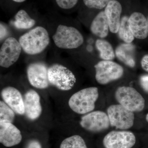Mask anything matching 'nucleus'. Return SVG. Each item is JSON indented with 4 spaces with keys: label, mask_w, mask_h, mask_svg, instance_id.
I'll return each instance as SVG.
<instances>
[{
    "label": "nucleus",
    "mask_w": 148,
    "mask_h": 148,
    "mask_svg": "<svg viewBox=\"0 0 148 148\" xmlns=\"http://www.w3.org/2000/svg\"><path fill=\"white\" fill-rule=\"evenodd\" d=\"M132 1V0H111L104 9L111 33H118L122 14L130 5Z\"/></svg>",
    "instance_id": "nucleus-8"
},
{
    "label": "nucleus",
    "mask_w": 148,
    "mask_h": 148,
    "mask_svg": "<svg viewBox=\"0 0 148 148\" xmlns=\"http://www.w3.org/2000/svg\"><path fill=\"white\" fill-rule=\"evenodd\" d=\"M110 125L117 129L126 130L131 128L134 124V112L120 104L110 106L107 110Z\"/></svg>",
    "instance_id": "nucleus-7"
},
{
    "label": "nucleus",
    "mask_w": 148,
    "mask_h": 148,
    "mask_svg": "<svg viewBox=\"0 0 148 148\" xmlns=\"http://www.w3.org/2000/svg\"><path fill=\"white\" fill-rule=\"evenodd\" d=\"M141 65L143 70L148 72V54L145 55L141 61Z\"/></svg>",
    "instance_id": "nucleus-28"
},
{
    "label": "nucleus",
    "mask_w": 148,
    "mask_h": 148,
    "mask_svg": "<svg viewBox=\"0 0 148 148\" xmlns=\"http://www.w3.org/2000/svg\"><path fill=\"white\" fill-rule=\"evenodd\" d=\"M48 68L42 62H35L29 65L27 75L30 84L38 89H45L49 86Z\"/></svg>",
    "instance_id": "nucleus-12"
},
{
    "label": "nucleus",
    "mask_w": 148,
    "mask_h": 148,
    "mask_svg": "<svg viewBox=\"0 0 148 148\" xmlns=\"http://www.w3.org/2000/svg\"><path fill=\"white\" fill-rule=\"evenodd\" d=\"M12 1L16 3H22L25 1L26 0H12Z\"/></svg>",
    "instance_id": "nucleus-30"
},
{
    "label": "nucleus",
    "mask_w": 148,
    "mask_h": 148,
    "mask_svg": "<svg viewBox=\"0 0 148 148\" xmlns=\"http://www.w3.org/2000/svg\"><path fill=\"white\" fill-rule=\"evenodd\" d=\"M81 126L88 131L99 132L108 129L110 125L108 116L101 111L90 112L82 117Z\"/></svg>",
    "instance_id": "nucleus-10"
},
{
    "label": "nucleus",
    "mask_w": 148,
    "mask_h": 148,
    "mask_svg": "<svg viewBox=\"0 0 148 148\" xmlns=\"http://www.w3.org/2000/svg\"><path fill=\"white\" fill-rule=\"evenodd\" d=\"M115 95L119 104L132 112H141L145 108V99L134 88L125 86L119 87Z\"/></svg>",
    "instance_id": "nucleus-5"
},
{
    "label": "nucleus",
    "mask_w": 148,
    "mask_h": 148,
    "mask_svg": "<svg viewBox=\"0 0 148 148\" xmlns=\"http://www.w3.org/2000/svg\"><path fill=\"white\" fill-rule=\"evenodd\" d=\"M98 88L91 87L84 88L72 95L69 99V105L72 110L84 114L93 110L95 103L98 99Z\"/></svg>",
    "instance_id": "nucleus-2"
},
{
    "label": "nucleus",
    "mask_w": 148,
    "mask_h": 148,
    "mask_svg": "<svg viewBox=\"0 0 148 148\" xmlns=\"http://www.w3.org/2000/svg\"><path fill=\"white\" fill-rule=\"evenodd\" d=\"M146 120L148 122V113L147 114V116H146Z\"/></svg>",
    "instance_id": "nucleus-31"
},
{
    "label": "nucleus",
    "mask_w": 148,
    "mask_h": 148,
    "mask_svg": "<svg viewBox=\"0 0 148 148\" xmlns=\"http://www.w3.org/2000/svg\"><path fill=\"white\" fill-rule=\"evenodd\" d=\"M111 0H82L84 5L89 9L100 11L104 10Z\"/></svg>",
    "instance_id": "nucleus-24"
},
{
    "label": "nucleus",
    "mask_w": 148,
    "mask_h": 148,
    "mask_svg": "<svg viewBox=\"0 0 148 148\" xmlns=\"http://www.w3.org/2000/svg\"><path fill=\"white\" fill-rule=\"evenodd\" d=\"M90 29L92 34L101 39L108 36L110 27L104 10L96 13L90 24Z\"/></svg>",
    "instance_id": "nucleus-17"
},
{
    "label": "nucleus",
    "mask_w": 148,
    "mask_h": 148,
    "mask_svg": "<svg viewBox=\"0 0 148 148\" xmlns=\"http://www.w3.org/2000/svg\"><path fill=\"white\" fill-rule=\"evenodd\" d=\"M36 21L32 18L26 11L21 10L14 16V25L18 29H28L32 28L36 24Z\"/></svg>",
    "instance_id": "nucleus-21"
},
{
    "label": "nucleus",
    "mask_w": 148,
    "mask_h": 148,
    "mask_svg": "<svg viewBox=\"0 0 148 148\" xmlns=\"http://www.w3.org/2000/svg\"><path fill=\"white\" fill-rule=\"evenodd\" d=\"M94 68L95 79L98 83L102 85L119 79L124 73L123 68L112 61L102 60L95 64Z\"/></svg>",
    "instance_id": "nucleus-6"
},
{
    "label": "nucleus",
    "mask_w": 148,
    "mask_h": 148,
    "mask_svg": "<svg viewBox=\"0 0 148 148\" xmlns=\"http://www.w3.org/2000/svg\"><path fill=\"white\" fill-rule=\"evenodd\" d=\"M26 148H42L40 143L36 140H32L28 143Z\"/></svg>",
    "instance_id": "nucleus-27"
},
{
    "label": "nucleus",
    "mask_w": 148,
    "mask_h": 148,
    "mask_svg": "<svg viewBox=\"0 0 148 148\" xmlns=\"http://www.w3.org/2000/svg\"><path fill=\"white\" fill-rule=\"evenodd\" d=\"M54 44L62 49H75L82 45L84 38L75 27L60 24L52 36Z\"/></svg>",
    "instance_id": "nucleus-3"
},
{
    "label": "nucleus",
    "mask_w": 148,
    "mask_h": 148,
    "mask_svg": "<svg viewBox=\"0 0 148 148\" xmlns=\"http://www.w3.org/2000/svg\"><path fill=\"white\" fill-rule=\"evenodd\" d=\"M140 82L143 89L148 92V75H144L141 76Z\"/></svg>",
    "instance_id": "nucleus-26"
},
{
    "label": "nucleus",
    "mask_w": 148,
    "mask_h": 148,
    "mask_svg": "<svg viewBox=\"0 0 148 148\" xmlns=\"http://www.w3.org/2000/svg\"><path fill=\"white\" fill-rule=\"evenodd\" d=\"M136 143L134 134L130 131H112L105 136L103 144L106 148H131Z\"/></svg>",
    "instance_id": "nucleus-11"
},
{
    "label": "nucleus",
    "mask_w": 148,
    "mask_h": 148,
    "mask_svg": "<svg viewBox=\"0 0 148 148\" xmlns=\"http://www.w3.org/2000/svg\"><path fill=\"white\" fill-rule=\"evenodd\" d=\"M79 0H56L57 5L63 9L74 8L78 3Z\"/></svg>",
    "instance_id": "nucleus-25"
},
{
    "label": "nucleus",
    "mask_w": 148,
    "mask_h": 148,
    "mask_svg": "<svg viewBox=\"0 0 148 148\" xmlns=\"http://www.w3.org/2000/svg\"><path fill=\"white\" fill-rule=\"evenodd\" d=\"M14 112L4 101H0V121L12 123L15 119Z\"/></svg>",
    "instance_id": "nucleus-23"
},
{
    "label": "nucleus",
    "mask_w": 148,
    "mask_h": 148,
    "mask_svg": "<svg viewBox=\"0 0 148 148\" xmlns=\"http://www.w3.org/2000/svg\"><path fill=\"white\" fill-rule=\"evenodd\" d=\"M18 42L23 51L29 55H36L42 52L50 42L47 30L38 26L20 36Z\"/></svg>",
    "instance_id": "nucleus-1"
},
{
    "label": "nucleus",
    "mask_w": 148,
    "mask_h": 148,
    "mask_svg": "<svg viewBox=\"0 0 148 148\" xmlns=\"http://www.w3.org/2000/svg\"><path fill=\"white\" fill-rule=\"evenodd\" d=\"M95 45L102 60L112 61L114 58V51L112 46L108 41L104 39H98L95 42Z\"/></svg>",
    "instance_id": "nucleus-20"
},
{
    "label": "nucleus",
    "mask_w": 148,
    "mask_h": 148,
    "mask_svg": "<svg viewBox=\"0 0 148 148\" xmlns=\"http://www.w3.org/2000/svg\"><path fill=\"white\" fill-rule=\"evenodd\" d=\"M1 40H3L5 38L7 34V30L2 23H1Z\"/></svg>",
    "instance_id": "nucleus-29"
},
{
    "label": "nucleus",
    "mask_w": 148,
    "mask_h": 148,
    "mask_svg": "<svg viewBox=\"0 0 148 148\" xmlns=\"http://www.w3.org/2000/svg\"><path fill=\"white\" fill-rule=\"evenodd\" d=\"M60 148H88L85 142L81 136L73 135L63 140Z\"/></svg>",
    "instance_id": "nucleus-22"
},
{
    "label": "nucleus",
    "mask_w": 148,
    "mask_h": 148,
    "mask_svg": "<svg viewBox=\"0 0 148 148\" xmlns=\"http://www.w3.org/2000/svg\"><path fill=\"white\" fill-rule=\"evenodd\" d=\"M25 114L29 119L35 120L39 117L42 112L40 95L34 90H30L24 95Z\"/></svg>",
    "instance_id": "nucleus-16"
},
{
    "label": "nucleus",
    "mask_w": 148,
    "mask_h": 148,
    "mask_svg": "<svg viewBox=\"0 0 148 148\" xmlns=\"http://www.w3.org/2000/svg\"><path fill=\"white\" fill-rule=\"evenodd\" d=\"M20 130L12 123L0 121V143L7 147L18 145L22 140Z\"/></svg>",
    "instance_id": "nucleus-14"
},
{
    "label": "nucleus",
    "mask_w": 148,
    "mask_h": 148,
    "mask_svg": "<svg viewBox=\"0 0 148 148\" xmlns=\"http://www.w3.org/2000/svg\"><path fill=\"white\" fill-rule=\"evenodd\" d=\"M131 4L132 3L122 14L119 30L118 32L119 36L121 40L127 44H131L135 39V37L131 32L129 24V17Z\"/></svg>",
    "instance_id": "nucleus-18"
},
{
    "label": "nucleus",
    "mask_w": 148,
    "mask_h": 148,
    "mask_svg": "<svg viewBox=\"0 0 148 148\" xmlns=\"http://www.w3.org/2000/svg\"><path fill=\"white\" fill-rule=\"evenodd\" d=\"M147 20L148 24V15L147 17Z\"/></svg>",
    "instance_id": "nucleus-32"
},
{
    "label": "nucleus",
    "mask_w": 148,
    "mask_h": 148,
    "mask_svg": "<svg viewBox=\"0 0 148 148\" xmlns=\"http://www.w3.org/2000/svg\"><path fill=\"white\" fill-rule=\"evenodd\" d=\"M134 47L131 44L125 43L117 47L115 55L120 61L131 68L135 67V61L133 56Z\"/></svg>",
    "instance_id": "nucleus-19"
},
{
    "label": "nucleus",
    "mask_w": 148,
    "mask_h": 148,
    "mask_svg": "<svg viewBox=\"0 0 148 148\" xmlns=\"http://www.w3.org/2000/svg\"><path fill=\"white\" fill-rule=\"evenodd\" d=\"M48 76L49 84L64 91L71 89L76 82L73 73L61 64L51 66L48 69Z\"/></svg>",
    "instance_id": "nucleus-4"
},
{
    "label": "nucleus",
    "mask_w": 148,
    "mask_h": 148,
    "mask_svg": "<svg viewBox=\"0 0 148 148\" xmlns=\"http://www.w3.org/2000/svg\"><path fill=\"white\" fill-rule=\"evenodd\" d=\"M22 47L15 38L9 37L3 43L0 49V66L8 68L18 60Z\"/></svg>",
    "instance_id": "nucleus-9"
},
{
    "label": "nucleus",
    "mask_w": 148,
    "mask_h": 148,
    "mask_svg": "<svg viewBox=\"0 0 148 148\" xmlns=\"http://www.w3.org/2000/svg\"><path fill=\"white\" fill-rule=\"evenodd\" d=\"M1 95L5 103L15 113L21 115L25 114L24 100L19 90L15 88L8 86L3 89Z\"/></svg>",
    "instance_id": "nucleus-15"
},
{
    "label": "nucleus",
    "mask_w": 148,
    "mask_h": 148,
    "mask_svg": "<svg viewBox=\"0 0 148 148\" xmlns=\"http://www.w3.org/2000/svg\"><path fill=\"white\" fill-rule=\"evenodd\" d=\"M130 30L135 38L144 40L148 36V24L147 18L141 12L135 10L133 0L130 8L129 17Z\"/></svg>",
    "instance_id": "nucleus-13"
}]
</instances>
